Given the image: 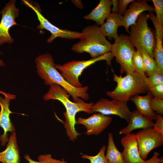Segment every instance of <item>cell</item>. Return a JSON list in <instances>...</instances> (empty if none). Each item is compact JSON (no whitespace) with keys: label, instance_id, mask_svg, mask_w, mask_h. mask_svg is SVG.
<instances>
[{"label":"cell","instance_id":"6","mask_svg":"<svg viewBox=\"0 0 163 163\" xmlns=\"http://www.w3.org/2000/svg\"><path fill=\"white\" fill-rule=\"evenodd\" d=\"M114 57L110 52L97 57L86 60H73L61 65L55 64L56 69L61 72L62 76L70 85L76 88L82 87L79 78L83 70L95 62L104 60L108 65L111 66V61Z\"/></svg>","mask_w":163,"mask_h":163},{"label":"cell","instance_id":"11","mask_svg":"<svg viewBox=\"0 0 163 163\" xmlns=\"http://www.w3.org/2000/svg\"><path fill=\"white\" fill-rule=\"evenodd\" d=\"M16 1L10 0L0 11L2 18L0 22V45L4 43H11L14 40L9 33V29L17 25L16 18L19 15V10L15 6Z\"/></svg>","mask_w":163,"mask_h":163},{"label":"cell","instance_id":"38","mask_svg":"<svg viewBox=\"0 0 163 163\" xmlns=\"http://www.w3.org/2000/svg\"><path fill=\"white\" fill-rule=\"evenodd\" d=\"M159 163H163V161H162V162H160Z\"/></svg>","mask_w":163,"mask_h":163},{"label":"cell","instance_id":"5","mask_svg":"<svg viewBox=\"0 0 163 163\" xmlns=\"http://www.w3.org/2000/svg\"><path fill=\"white\" fill-rule=\"evenodd\" d=\"M147 13L143 12L137 19L135 24L130 26L128 39L133 46H142L152 58H154L153 51L155 39L154 34L148 26Z\"/></svg>","mask_w":163,"mask_h":163},{"label":"cell","instance_id":"37","mask_svg":"<svg viewBox=\"0 0 163 163\" xmlns=\"http://www.w3.org/2000/svg\"><path fill=\"white\" fill-rule=\"evenodd\" d=\"M0 93L4 95L5 96L8 95L9 94V93H7L1 90H0Z\"/></svg>","mask_w":163,"mask_h":163},{"label":"cell","instance_id":"35","mask_svg":"<svg viewBox=\"0 0 163 163\" xmlns=\"http://www.w3.org/2000/svg\"><path fill=\"white\" fill-rule=\"evenodd\" d=\"M71 1L77 8L81 9L83 8V5L81 0H71Z\"/></svg>","mask_w":163,"mask_h":163},{"label":"cell","instance_id":"14","mask_svg":"<svg viewBox=\"0 0 163 163\" xmlns=\"http://www.w3.org/2000/svg\"><path fill=\"white\" fill-rule=\"evenodd\" d=\"M16 97L15 95L10 94L4 97L0 96V126L4 131L3 134L0 136V141L2 146H5L9 140L7 133L10 132L11 133L15 131L14 127L10 119V114L13 112L10 110L9 106L10 100Z\"/></svg>","mask_w":163,"mask_h":163},{"label":"cell","instance_id":"3","mask_svg":"<svg viewBox=\"0 0 163 163\" xmlns=\"http://www.w3.org/2000/svg\"><path fill=\"white\" fill-rule=\"evenodd\" d=\"M145 75L135 71L124 77L113 74V81L117 83L112 91H107V94L112 99L127 102L133 97L149 91Z\"/></svg>","mask_w":163,"mask_h":163},{"label":"cell","instance_id":"31","mask_svg":"<svg viewBox=\"0 0 163 163\" xmlns=\"http://www.w3.org/2000/svg\"><path fill=\"white\" fill-rule=\"evenodd\" d=\"M156 122L152 127L153 129L157 132L163 135V116L162 115H157Z\"/></svg>","mask_w":163,"mask_h":163},{"label":"cell","instance_id":"21","mask_svg":"<svg viewBox=\"0 0 163 163\" xmlns=\"http://www.w3.org/2000/svg\"><path fill=\"white\" fill-rule=\"evenodd\" d=\"M123 16L118 13L112 12L106 18L107 21L100 27L102 33L106 37L112 40L118 38L119 35L117 34V29L119 23Z\"/></svg>","mask_w":163,"mask_h":163},{"label":"cell","instance_id":"18","mask_svg":"<svg viewBox=\"0 0 163 163\" xmlns=\"http://www.w3.org/2000/svg\"><path fill=\"white\" fill-rule=\"evenodd\" d=\"M15 132L10 136L6 149L0 152V162L2 163H19V150Z\"/></svg>","mask_w":163,"mask_h":163},{"label":"cell","instance_id":"19","mask_svg":"<svg viewBox=\"0 0 163 163\" xmlns=\"http://www.w3.org/2000/svg\"><path fill=\"white\" fill-rule=\"evenodd\" d=\"M112 4V0H100L97 5L84 18L86 20L94 21L97 25H101L110 13Z\"/></svg>","mask_w":163,"mask_h":163},{"label":"cell","instance_id":"36","mask_svg":"<svg viewBox=\"0 0 163 163\" xmlns=\"http://www.w3.org/2000/svg\"><path fill=\"white\" fill-rule=\"evenodd\" d=\"M1 52L0 51V55H1ZM5 65V64L4 62V61L0 59V66H4Z\"/></svg>","mask_w":163,"mask_h":163},{"label":"cell","instance_id":"1","mask_svg":"<svg viewBox=\"0 0 163 163\" xmlns=\"http://www.w3.org/2000/svg\"><path fill=\"white\" fill-rule=\"evenodd\" d=\"M50 86L49 90L43 96V98L45 101L56 100L63 104L66 109V112L64 113V127L69 140L74 142L80 135L75 128L76 114L80 111L89 114L93 113L91 107L94 103H86L82 99L77 102H72L69 99L70 95L63 88L56 84Z\"/></svg>","mask_w":163,"mask_h":163},{"label":"cell","instance_id":"2","mask_svg":"<svg viewBox=\"0 0 163 163\" xmlns=\"http://www.w3.org/2000/svg\"><path fill=\"white\" fill-rule=\"evenodd\" d=\"M54 60L49 53L39 55L35 59L37 72L43 80L45 85L56 84L65 89L72 97L74 102H77L82 99H89L88 86L81 88L74 87L68 83L55 68Z\"/></svg>","mask_w":163,"mask_h":163},{"label":"cell","instance_id":"12","mask_svg":"<svg viewBox=\"0 0 163 163\" xmlns=\"http://www.w3.org/2000/svg\"><path fill=\"white\" fill-rule=\"evenodd\" d=\"M112 120L111 117L98 113L87 118H78L76 125H83L86 129L85 133L88 135H97L109 126Z\"/></svg>","mask_w":163,"mask_h":163},{"label":"cell","instance_id":"4","mask_svg":"<svg viewBox=\"0 0 163 163\" xmlns=\"http://www.w3.org/2000/svg\"><path fill=\"white\" fill-rule=\"evenodd\" d=\"M82 36L71 50L78 53L89 54L91 58L97 57L110 51L112 44L102 33L97 24L88 25L82 30Z\"/></svg>","mask_w":163,"mask_h":163},{"label":"cell","instance_id":"15","mask_svg":"<svg viewBox=\"0 0 163 163\" xmlns=\"http://www.w3.org/2000/svg\"><path fill=\"white\" fill-rule=\"evenodd\" d=\"M121 143L124 148L122 153L124 163H146L139 155L135 133L125 135L121 139Z\"/></svg>","mask_w":163,"mask_h":163},{"label":"cell","instance_id":"32","mask_svg":"<svg viewBox=\"0 0 163 163\" xmlns=\"http://www.w3.org/2000/svg\"><path fill=\"white\" fill-rule=\"evenodd\" d=\"M133 0H119L118 2V13L123 15L127 10L128 5L132 2Z\"/></svg>","mask_w":163,"mask_h":163},{"label":"cell","instance_id":"26","mask_svg":"<svg viewBox=\"0 0 163 163\" xmlns=\"http://www.w3.org/2000/svg\"><path fill=\"white\" fill-rule=\"evenodd\" d=\"M132 61L135 70L142 75L145 74V68L142 55L139 51L135 49L133 51Z\"/></svg>","mask_w":163,"mask_h":163},{"label":"cell","instance_id":"25","mask_svg":"<svg viewBox=\"0 0 163 163\" xmlns=\"http://www.w3.org/2000/svg\"><path fill=\"white\" fill-rule=\"evenodd\" d=\"M106 148V146L104 145L96 155L92 156L84 154L81 157L82 158L89 160L90 163H108L107 159L105 155Z\"/></svg>","mask_w":163,"mask_h":163},{"label":"cell","instance_id":"24","mask_svg":"<svg viewBox=\"0 0 163 163\" xmlns=\"http://www.w3.org/2000/svg\"><path fill=\"white\" fill-rule=\"evenodd\" d=\"M24 158L29 163H67L64 159L61 160L53 158L50 154L40 155L37 157L38 161L33 160L28 154L26 155Z\"/></svg>","mask_w":163,"mask_h":163},{"label":"cell","instance_id":"9","mask_svg":"<svg viewBox=\"0 0 163 163\" xmlns=\"http://www.w3.org/2000/svg\"><path fill=\"white\" fill-rule=\"evenodd\" d=\"M135 134L139 155L145 160L150 152L163 145V135L152 127L142 129Z\"/></svg>","mask_w":163,"mask_h":163},{"label":"cell","instance_id":"8","mask_svg":"<svg viewBox=\"0 0 163 163\" xmlns=\"http://www.w3.org/2000/svg\"><path fill=\"white\" fill-rule=\"evenodd\" d=\"M93 113H100L106 115H115L124 119L128 123L132 112L129 110L127 102L115 99L109 100L103 98L94 104L91 107Z\"/></svg>","mask_w":163,"mask_h":163},{"label":"cell","instance_id":"10","mask_svg":"<svg viewBox=\"0 0 163 163\" xmlns=\"http://www.w3.org/2000/svg\"><path fill=\"white\" fill-rule=\"evenodd\" d=\"M23 3L27 6L32 9L36 13L40 24L37 26L38 29H44L51 33V36L47 39V41L51 43L54 39L57 37L73 39H80L82 36L81 32L66 29H62L51 23L41 14L39 9L26 0H23Z\"/></svg>","mask_w":163,"mask_h":163},{"label":"cell","instance_id":"16","mask_svg":"<svg viewBox=\"0 0 163 163\" xmlns=\"http://www.w3.org/2000/svg\"><path fill=\"white\" fill-rule=\"evenodd\" d=\"M149 19L152 22L155 29V43L153 51L154 59L161 73L163 75V29L158 25L153 12L148 13Z\"/></svg>","mask_w":163,"mask_h":163},{"label":"cell","instance_id":"28","mask_svg":"<svg viewBox=\"0 0 163 163\" xmlns=\"http://www.w3.org/2000/svg\"><path fill=\"white\" fill-rule=\"evenodd\" d=\"M146 81L149 88L163 83V75L155 73L148 77L147 76Z\"/></svg>","mask_w":163,"mask_h":163},{"label":"cell","instance_id":"17","mask_svg":"<svg viewBox=\"0 0 163 163\" xmlns=\"http://www.w3.org/2000/svg\"><path fill=\"white\" fill-rule=\"evenodd\" d=\"M128 123L126 126L120 130V134L126 135L130 133L133 131L137 129L152 127L154 123L152 120L142 115L137 110L132 112Z\"/></svg>","mask_w":163,"mask_h":163},{"label":"cell","instance_id":"13","mask_svg":"<svg viewBox=\"0 0 163 163\" xmlns=\"http://www.w3.org/2000/svg\"><path fill=\"white\" fill-rule=\"evenodd\" d=\"M148 0L133 1L131 3L129 8L123 14L119 23V26L125 27L126 30L129 33V28L135 24L139 16L143 12L149 11L155 12L154 8L148 4Z\"/></svg>","mask_w":163,"mask_h":163},{"label":"cell","instance_id":"27","mask_svg":"<svg viewBox=\"0 0 163 163\" xmlns=\"http://www.w3.org/2000/svg\"><path fill=\"white\" fill-rule=\"evenodd\" d=\"M154 5L155 18L159 27L163 29V0H152Z\"/></svg>","mask_w":163,"mask_h":163},{"label":"cell","instance_id":"29","mask_svg":"<svg viewBox=\"0 0 163 163\" xmlns=\"http://www.w3.org/2000/svg\"><path fill=\"white\" fill-rule=\"evenodd\" d=\"M150 105L152 109L158 114H163V100L155 97L151 100Z\"/></svg>","mask_w":163,"mask_h":163},{"label":"cell","instance_id":"22","mask_svg":"<svg viewBox=\"0 0 163 163\" xmlns=\"http://www.w3.org/2000/svg\"><path fill=\"white\" fill-rule=\"evenodd\" d=\"M105 156L108 163H124L122 153L116 147L113 134L111 132L108 134V145Z\"/></svg>","mask_w":163,"mask_h":163},{"label":"cell","instance_id":"7","mask_svg":"<svg viewBox=\"0 0 163 163\" xmlns=\"http://www.w3.org/2000/svg\"><path fill=\"white\" fill-rule=\"evenodd\" d=\"M114 40L110 52L119 64L121 72L126 74L135 71L132 61L135 49L129 41L128 35L122 34Z\"/></svg>","mask_w":163,"mask_h":163},{"label":"cell","instance_id":"34","mask_svg":"<svg viewBox=\"0 0 163 163\" xmlns=\"http://www.w3.org/2000/svg\"><path fill=\"white\" fill-rule=\"evenodd\" d=\"M112 5H113L112 8L111 9L112 12L118 13L119 11L118 2V0H112Z\"/></svg>","mask_w":163,"mask_h":163},{"label":"cell","instance_id":"33","mask_svg":"<svg viewBox=\"0 0 163 163\" xmlns=\"http://www.w3.org/2000/svg\"><path fill=\"white\" fill-rule=\"evenodd\" d=\"M160 154V153L158 152H154L152 156L149 160H146V163H159L163 161L162 157H158Z\"/></svg>","mask_w":163,"mask_h":163},{"label":"cell","instance_id":"20","mask_svg":"<svg viewBox=\"0 0 163 163\" xmlns=\"http://www.w3.org/2000/svg\"><path fill=\"white\" fill-rule=\"evenodd\" d=\"M153 96L149 91L145 96L137 95L132 97L130 100L135 104L136 109L141 114L151 120H156V113L152 109L150 101Z\"/></svg>","mask_w":163,"mask_h":163},{"label":"cell","instance_id":"30","mask_svg":"<svg viewBox=\"0 0 163 163\" xmlns=\"http://www.w3.org/2000/svg\"><path fill=\"white\" fill-rule=\"evenodd\" d=\"M149 91L155 97L163 100V83L150 88Z\"/></svg>","mask_w":163,"mask_h":163},{"label":"cell","instance_id":"23","mask_svg":"<svg viewBox=\"0 0 163 163\" xmlns=\"http://www.w3.org/2000/svg\"><path fill=\"white\" fill-rule=\"evenodd\" d=\"M135 47L142 55L145 68V74L147 77L155 73L162 75L154 58L151 57L142 46H137Z\"/></svg>","mask_w":163,"mask_h":163}]
</instances>
